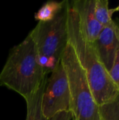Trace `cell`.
Wrapping results in <instances>:
<instances>
[{"mask_svg":"<svg viewBox=\"0 0 119 120\" xmlns=\"http://www.w3.org/2000/svg\"><path fill=\"white\" fill-rule=\"evenodd\" d=\"M68 1H48L45 3L34 14V18L39 21H49L53 20L67 4Z\"/></svg>","mask_w":119,"mask_h":120,"instance_id":"cell-9","label":"cell"},{"mask_svg":"<svg viewBox=\"0 0 119 120\" xmlns=\"http://www.w3.org/2000/svg\"><path fill=\"white\" fill-rule=\"evenodd\" d=\"M68 4L69 1L53 20L39 21L29 33L34 41L40 64L46 75L59 65L68 44Z\"/></svg>","mask_w":119,"mask_h":120,"instance_id":"cell-3","label":"cell"},{"mask_svg":"<svg viewBox=\"0 0 119 120\" xmlns=\"http://www.w3.org/2000/svg\"><path fill=\"white\" fill-rule=\"evenodd\" d=\"M47 79L42 96V111L48 120L58 112L69 110L70 94L67 77L60 61Z\"/></svg>","mask_w":119,"mask_h":120,"instance_id":"cell-5","label":"cell"},{"mask_svg":"<svg viewBox=\"0 0 119 120\" xmlns=\"http://www.w3.org/2000/svg\"><path fill=\"white\" fill-rule=\"evenodd\" d=\"M72 119H73L72 112L70 110H65L56 113L48 120H71Z\"/></svg>","mask_w":119,"mask_h":120,"instance_id":"cell-13","label":"cell"},{"mask_svg":"<svg viewBox=\"0 0 119 120\" xmlns=\"http://www.w3.org/2000/svg\"><path fill=\"white\" fill-rule=\"evenodd\" d=\"M93 43L101 63L109 72L119 50V28L116 23L112 20L110 24L103 27Z\"/></svg>","mask_w":119,"mask_h":120,"instance_id":"cell-6","label":"cell"},{"mask_svg":"<svg viewBox=\"0 0 119 120\" xmlns=\"http://www.w3.org/2000/svg\"><path fill=\"white\" fill-rule=\"evenodd\" d=\"M69 87L70 106L74 120H102L84 70L68 43L62 57Z\"/></svg>","mask_w":119,"mask_h":120,"instance_id":"cell-4","label":"cell"},{"mask_svg":"<svg viewBox=\"0 0 119 120\" xmlns=\"http://www.w3.org/2000/svg\"><path fill=\"white\" fill-rule=\"evenodd\" d=\"M95 15L97 20L102 27H105L112 22L113 20L112 15L109 11L108 0H95Z\"/></svg>","mask_w":119,"mask_h":120,"instance_id":"cell-10","label":"cell"},{"mask_svg":"<svg viewBox=\"0 0 119 120\" xmlns=\"http://www.w3.org/2000/svg\"><path fill=\"white\" fill-rule=\"evenodd\" d=\"M67 31L68 43L85 72L97 104L101 106L114 101L119 96V89L101 63L93 43L85 37L78 15L69 2L67 10Z\"/></svg>","mask_w":119,"mask_h":120,"instance_id":"cell-1","label":"cell"},{"mask_svg":"<svg viewBox=\"0 0 119 120\" xmlns=\"http://www.w3.org/2000/svg\"><path fill=\"white\" fill-rule=\"evenodd\" d=\"M47 78L42 83L38 91L27 101V115L25 120H48L43 115L42 111V96L46 84Z\"/></svg>","mask_w":119,"mask_h":120,"instance_id":"cell-8","label":"cell"},{"mask_svg":"<svg viewBox=\"0 0 119 120\" xmlns=\"http://www.w3.org/2000/svg\"><path fill=\"white\" fill-rule=\"evenodd\" d=\"M109 11H110L112 15H113V13H115V12H118V11L119 12V5L116 8H112V9H109Z\"/></svg>","mask_w":119,"mask_h":120,"instance_id":"cell-14","label":"cell"},{"mask_svg":"<svg viewBox=\"0 0 119 120\" xmlns=\"http://www.w3.org/2000/svg\"><path fill=\"white\" fill-rule=\"evenodd\" d=\"M99 108L102 120H119V96L114 101Z\"/></svg>","mask_w":119,"mask_h":120,"instance_id":"cell-11","label":"cell"},{"mask_svg":"<svg viewBox=\"0 0 119 120\" xmlns=\"http://www.w3.org/2000/svg\"><path fill=\"white\" fill-rule=\"evenodd\" d=\"M69 4L78 15L85 37L90 42H94L103 27L95 18V0H74Z\"/></svg>","mask_w":119,"mask_h":120,"instance_id":"cell-7","label":"cell"},{"mask_svg":"<svg viewBox=\"0 0 119 120\" xmlns=\"http://www.w3.org/2000/svg\"><path fill=\"white\" fill-rule=\"evenodd\" d=\"M109 76L119 91V50L116 54L113 66L109 72Z\"/></svg>","mask_w":119,"mask_h":120,"instance_id":"cell-12","label":"cell"},{"mask_svg":"<svg viewBox=\"0 0 119 120\" xmlns=\"http://www.w3.org/2000/svg\"><path fill=\"white\" fill-rule=\"evenodd\" d=\"M40 64L36 45L29 34L13 46L0 72V86H5L27 101L47 78Z\"/></svg>","mask_w":119,"mask_h":120,"instance_id":"cell-2","label":"cell"},{"mask_svg":"<svg viewBox=\"0 0 119 120\" xmlns=\"http://www.w3.org/2000/svg\"><path fill=\"white\" fill-rule=\"evenodd\" d=\"M116 25H117V26L119 27V23H116Z\"/></svg>","mask_w":119,"mask_h":120,"instance_id":"cell-15","label":"cell"}]
</instances>
